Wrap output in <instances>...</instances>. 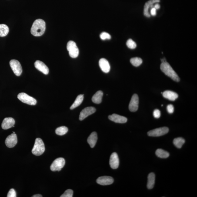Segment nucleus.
<instances>
[{"label": "nucleus", "instance_id": "f257e3e1", "mask_svg": "<svg viewBox=\"0 0 197 197\" xmlns=\"http://www.w3.org/2000/svg\"><path fill=\"white\" fill-rule=\"evenodd\" d=\"M45 29V22L42 19H39L35 20L33 23L31 29V33L33 36L39 37L44 34Z\"/></svg>", "mask_w": 197, "mask_h": 197}, {"label": "nucleus", "instance_id": "f03ea898", "mask_svg": "<svg viewBox=\"0 0 197 197\" xmlns=\"http://www.w3.org/2000/svg\"><path fill=\"white\" fill-rule=\"evenodd\" d=\"M160 68L163 73L173 81L176 82L180 81V78L168 62L167 61L162 62L160 66Z\"/></svg>", "mask_w": 197, "mask_h": 197}, {"label": "nucleus", "instance_id": "7ed1b4c3", "mask_svg": "<svg viewBox=\"0 0 197 197\" xmlns=\"http://www.w3.org/2000/svg\"><path fill=\"white\" fill-rule=\"evenodd\" d=\"M45 151V147L42 140L40 138H37L35 141L32 153L34 155L39 156L42 155Z\"/></svg>", "mask_w": 197, "mask_h": 197}, {"label": "nucleus", "instance_id": "20e7f679", "mask_svg": "<svg viewBox=\"0 0 197 197\" xmlns=\"http://www.w3.org/2000/svg\"><path fill=\"white\" fill-rule=\"evenodd\" d=\"M67 49L69 52V55L71 57L76 58L79 54V49L77 44L73 41H70L67 44Z\"/></svg>", "mask_w": 197, "mask_h": 197}, {"label": "nucleus", "instance_id": "39448f33", "mask_svg": "<svg viewBox=\"0 0 197 197\" xmlns=\"http://www.w3.org/2000/svg\"><path fill=\"white\" fill-rule=\"evenodd\" d=\"M18 98L22 102L30 105H35L37 103V100L33 97L29 96L25 93H20L18 95Z\"/></svg>", "mask_w": 197, "mask_h": 197}, {"label": "nucleus", "instance_id": "423d86ee", "mask_svg": "<svg viewBox=\"0 0 197 197\" xmlns=\"http://www.w3.org/2000/svg\"><path fill=\"white\" fill-rule=\"evenodd\" d=\"M65 160L63 158H58L53 162L50 166L52 171H60L63 168L65 164Z\"/></svg>", "mask_w": 197, "mask_h": 197}, {"label": "nucleus", "instance_id": "0eeeda50", "mask_svg": "<svg viewBox=\"0 0 197 197\" xmlns=\"http://www.w3.org/2000/svg\"><path fill=\"white\" fill-rule=\"evenodd\" d=\"M10 65L14 73L17 76H20L22 74V69L21 64L18 60H12L10 62Z\"/></svg>", "mask_w": 197, "mask_h": 197}, {"label": "nucleus", "instance_id": "6e6552de", "mask_svg": "<svg viewBox=\"0 0 197 197\" xmlns=\"http://www.w3.org/2000/svg\"><path fill=\"white\" fill-rule=\"evenodd\" d=\"M169 130L168 128L164 127L150 131L148 132V134L151 136H160L165 135L168 132Z\"/></svg>", "mask_w": 197, "mask_h": 197}, {"label": "nucleus", "instance_id": "1a4fd4ad", "mask_svg": "<svg viewBox=\"0 0 197 197\" xmlns=\"http://www.w3.org/2000/svg\"><path fill=\"white\" fill-rule=\"evenodd\" d=\"M96 109L94 107H86L80 113L79 120H83L90 115L96 112Z\"/></svg>", "mask_w": 197, "mask_h": 197}, {"label": "nucleus", "instance_id": "9d476101", "mask_svg": "<svg viewBox=\"0 0 197 197\" xmlns=\"http://www.w3.org/2000/svg\"><path fill=\"white\" fill-rule=\"evenodd\" d=\"M139 104V97L138 95L134 94L132 96L129 103V110L132 112H135L138 110Z\"/></svg>", "mask_w": 197, "mask_h": 197}, {"label": "nucleus", "instance_id": "9b49d317", "mask_svg": "<svg viewBox=\"0 0 197 197\" xmlns=\"http://www.w3.org/2000/svg\"><path fill=\"white\" fill-rule=\"evenodd\" d=\"M17 143L16 134L13 133L8 136L5 140V144L8 148H12L16 145Z\"/></svg>", "mask_w": 197, "mask_h": 197}, {"label": "nucleus", "instance_id": "f8f14e48", "mask_svg": "<svg viewBox=\"0 0 197 197\" xmlns=\"http://www.w3.org/2000/svg\"><path fill=\"white\" fill-rule=\"evenodd\" d=\"M35 67L38 71L41 72L45 75H48L49 73V69L45 64L43 62L37 60L34 63Z\"/></svg>", "mask_w": 197, "mask_h": 197}, {"label": "nucleus", "instance_id": "ddd939ff", "mask_svg": "<svg viewBox=\"0 0 197 197\" xmlns=\"http://www.w3.org/2000/svg\"><path fill=\"white\" fill-rule=\"evenodd\" d=\"M97 184L102 186H107L112 184L114 182V179L110 176H101L97 179Z\"/></svg>", "mask_w": 197, "mask_h": 197}, {"label": "nucleus", "instance_id": "4468645a", "mask_svg": "<svg viewBox=\"0 0 197 197\" xmlns=\"http://www.w3.org/2000/svg\"><path fill=\"white\" fill-rule=\"evenodd\" d=\"M15 121L12 118H6L4 119L2 124V128L3 129L7 130L12 127H14Z\"/></svg>", "mask_w": 197, "mask_h": 197}, {"label": "nucleus", "instance_id": "2eb2a0df", "mask_svg": "<svg viewBox=\"0 0 197 197\" xmlns=\"http://www.w3.org/2000/svg\"><path fill=\"white\" fill-rule=\"evenodd\" d=\"M109 120L117 123L124 124L127 122L128 119L125 117L114 114L108 116Z\"/></svg>", "mask_w": 197, "mask_h": 197}, {"label": "nucleus", "instance_id": "dca6fc26", "mask_svg": "<svg viewBox=\"0 0 197 197\" xmlns=\"http://www.w3.org/2000/svg\"><path fill=\"white\" fill-rule=\"evenodd\" d=\"M110 165L113 169L118 168L120 164V161L117 154L113 153L111 155L110 159Z\"/></svg>", "mask_w": 197, "mask_h": 197}, {"label": "nucleus", "instance_id": "f3484780", "mask_svg": "<svg viewBox=\"0 0 197 197\" xmlns=\"http://www.w3.org/2000/svg\"><path fill=\"white\" fill-rule=\"evenodd\" d=\"M160 0H150L146 3L144 6V14L145 16L147 17H151L149 13V10L150 8H152L154 7V4L159 2Z\"/></svg>", "mask_w": 197, "mask_h": 197}, {"label": "nucleus", "instance_id": "a211bd4d", "mask_svg": "<svg viewBox=\"0 0 197 197\" xmlns=\"http://www.w3.org/2000/svg\"><path fill=\"white\" fill-rule=\"evenodd\" d=\"M99 65L101 69L104 73H107L110 72V64L105 58H102L99 60Z\"/></svg>", "mask_w": 197, "mask_h": 197}, {"label": "nucleus", "instance_id": "6ab92c4d", "mask_svg": "<svg viewBox=\"0 0 197 197\" xmlns=\"http://www.w3.org/2000/svg\"><path fill=\"white\" fill-rule=\"evenodd\" d=\"M162 94L164 97L171 101H175L179 97L176 93L171 91H166Z\"/></svg>", "mask_w": 197, "mask_h": 197}, {"label": "nucleus", "instance_id": "aec40b11", "mask_svg": "<svg viewBox=\"0 0 197 197\" xmlns=\"http://www.w3.org/2000/svg\"><path fill=\"white\" fill-rule=\"evenodd\" d=\"M97 136L96 132H93L89 136L87 139V142L91 148H94L97 143Z\"/></svg>", "mask_w": 197, "mask_h": 197}, {"label": "nucleus", "instance_id": "412c9836", "mask_svg": "<svg viewBox=\"0 0 197 197\" xmlns=\"http://www.w3.org/2000/svg\"><path fill=\"white\" fill-rule=\"evenodd\" d=\"M103 93L102 91H97L95 94L93 95L92 99L93 102L96 104H100L102 101L103 96Z\"/></svg>", "mask_w": 197, "mask_h": 197}, {"label": "nucleus", "instance_id": "4be33fe9", "mask_svg": "<svg viewBox=\"0 0 197 197\" xmlns=\"http://www.w3.org/2000/svg\"><path fill=\"white\" fill-rule=\"evenodd\" d=\"M148 178L147 188L149 189H152L153 188L155 184V174L153 173H150L148 175Z\"/></svg>", "mask_w": 197, "mask_h": 197}, {"label": "nucleus", "instance_id": "5701e85b", "mask_svg": "<svg viewBox=\"0 0 197 197\" xmlns=\"http://www.w3.org/2000/svg\"><path fill=\"white\" fill-rule=\"evenodd\" d=\"M84 99V95H80L77 97L75 100L74 101L73 104H72L70 109L73 110L74 108H77V107L80 106L82 103Z\"/></svg>", "mask_w": 197, "mask_h": 197}, {"label": "nucleus", "instance_id": "b1692460", "mask_svg": "<svg viewBox=\"0 0 197 197\" xmlns=\"http://www.w3.org/2000/svg\"><path fill=\"white\" fill-rule=\"evenodd\" d=\"M156 154L157 157L162 159L167 158L169 156L168 152L161 149H158L156 152Z\"/></svg>", "mask_w": 197, "mask_h": 197}, {"label": "nucleus", "instance_id": "393cba45", "mask_svg": "<svg viewBox=\"0 0 197 197\" xmlns=\"http://www.w3.org/2000/svg\"><path fill=\"white\" fill-rule=\"evenodd\" d=\"M9 27L5 24H0V37L6 36L9 32Z\"/></svg>", "mask_w": 197, "mask_h": 197}, {"label": "nucleus", "instance_id": "a878e982", "mask_svg": "<svg viewBox=\"0 0 197 197\" xmlns=\"http://www.w3.org/2000/svg\"><path fill=\"white\" fill-rule=\"evenodd\" d=\"M185 140L183 138L178 137L173 140V143L177 148L180 149L185 143Z\"/></svg>", "mask_w": 197, "mask_h": 197}, {"label": "nucleus", "instance_id": "bb28decb", "mask_svg": "<svg viewBox=\"0 0 197 197\" xmlns=\"http://www.w3.org/2000/svg\"><path fill=\"white\" fill-rule=\"evenodd\" d=\"M68 132V128L65 126H62L56 128V133L58 135H65Z\"/></svg>", "mask_w": 197, "mask_h": 197}, {"label": "nucleus", "instance_id": "cd10ccee", "mask_svg": "<svg viewBox=\"0 0 197 197\" xmlns=\"http://www.w3.org/2000/svg\"><path fill=\"white\" fill-rule=\"evenodd\" d=\"M130 61L132 65L137 67L141 65L142 63V60L139 57H134L130 59Z\"/></svg>", "mask_w": 197, "mask_h": 197}, {"label": "nucleus", "instance_id": "c85d7f7f", "mask_svg": "<svg viewBox=\"0 0 197 197\" xmlns=\"http://www.w3.org/2000/svg\"><path fill=\"white\" fill-rule=\"evenodd\" d=\"M126 45L128 47L131 49H134L136 47V42L131 39H128L126 42Z\"/></svg>", "mask_w": 197, "mask_h": 197}, {"label": "nucleus", "instance_id": "c756f323", "mask_svg": "<svg viewBox=\"0 0 197 197\" xmlns=\"http://www.w3.org/2000/svg\"><path fill=\"white\" fill-rule=\"evenodd\" d=\"M73 191L71 189H68L65 191L61 197H73Z\"/></svg>", "mask_w": 197, "mask_h": 197}, {"label": "nucleus", "instance_id": "7c9ffc66", "mask_svg": "<svg viewBox=\"0 0 197 197\" xmlns=\"http://www.w3.org/2000/svg\"><path fill=\"white\" fill-rule=\"evenodd\" d=\"M100 38L101 40H110L111 38L110 35L108 33L103 32L100 34Z\"/></svg>", "mask_w": 197, "mask_h": 197}, {"label": "nucleus", "instance_id": "2f4dec72", "mask_svg": "<svg viewBox=\"0 0 197 197\" xmlns=\"http://www.w3.org/2000/svg\"><path fill=\"white\" fill-rule=\"evenodd\" d=\"M16 192L14 189H11L8 193L7 197H16Z\"/></svg>", "mask_w": 197, "mask_h": 197}, {"label": "nucleus", "instance_id": "473e14b6", "mask_svg": "<svg viewBox=\"0 0 197 197\" xmlns=\"http://www.w3.org/2000/svg\"><path fill=\"white\" fill-rule=\"evenodd\" d=\"M153 116L156 118H159L161 116V112L159 110L156 109L153 112Z\"/></svg>", "mask_w": 197, "mask_h": 197}, {"label": "nucleus", "instance_id": "72a5a7b5", "mask_svg": "<svg viewBox=\"0 0 197 197\" xmlns=\"http://www.w3.org/2000/svg\"><path fill=\"white\" fill-rule=\"evenodd\" d=\"M167 112L169 114H172L174 112V108L173 105L171 104L167 105Z\"/></svg>", "mask_w": 197, "mask_h": 197}, {"label": "nucleus", "instance_id": "f704fd0d", "mask_svg": "<svg viewBox=\"0 0 197 197\" xmlns=\"http://www.w3.org/2000/svg\"><path fill=\"white\" fill-rule=\"evenodd\" d=\"M156 10L155 9V7L151 8V14L152 16H155L156 15Z\"/></svg>", "mask_w": 197, "mask_h": 197}, {"label": "nucleus", "instance_id": "c9c22d12", "mask_svg": "<svg viewBox=\"0 0 197 197\" xmlns=\"http://www.w3.org/2000/svg\"><path fill=\"white\" fill-rule=\"evenodd\" d=\"M154 7H155V9L157 10H159L160 9V6L159 4H156L154 6Z\"/></svg>", "mask_w": 197, "mask_h": 197}, {"label": "nucleus", "instance_id": "e433bc0d", "mask_svg": "<svg viewBox=\"0 0 197 197\" xmlns=\"http://www.w3.org/2000/svg\"><path fill=\"white\" fill-rule=\"evenodd\" d=\"M33 197H42V196L40 194H37L34 195L32 196Z\"/></svg>", "mask_w": 197, "mask_h": 197}, {"label": "nucleus", "instance_id": "4c0bfd02", "mask_svg": "<svg viewBox=\"0 0 197 197\" xmlns=\"http://www.w3.org/2000/svg\"><path fill=\"white\" fill-rule=\"evenodd\" d=\"M161 61L162 62H164L166 61V60L165 59V58H163V59H161Z\"/></svg>", "mask_w": 197, "mask_h": 197}]
</instances>
